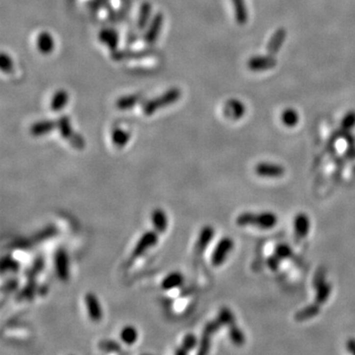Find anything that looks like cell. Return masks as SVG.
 Here are the masks:
<instances>
[{
  "mask_svg": "<svg viewBox=\"0 0 355 355\" xmlns=\"http://www.w3.org/2000/svg\"><path fill=\"white\" fill-rule=\"evenodd\" d=\"M182 96L179 88H171L167 92L143 104V113L145 116H152L158 110L171 106L176 103Z\"/></svg>",
  "mask_w": 355,
  "mask_h": 355,
  "instance_id": "cell-1",
  "label": "cell"
},
{
  "mask_svg": "<svg viewBox=\"0 0 355 355\" xmlns=\"http://www.w3.org/2000/svg\"><path fill=\"white\" fill-rule=\"evenodd\" d=\"M236 223L239 226L254 225L263 229H271L278 224V216L273 212H262L260 214L245 212L237 217Z\"/></svg>",
  "mask_w": 355,
  "mask_h": 355,
  "instance_id": "cell-2",
  "label": "cell"
},
{
  "mask_svg": "<svg viewBox=\"0 0 355 355\" xmlns=\"http://www.w3.org/2000/svg\"><path fill=\"white\" fill-rule=\"evenodd\" d=\"M57 129L59 130L61 137L66 139L74 148L80 150L85 147L84 138L73 130L70 120L67 116H61L57 120Z\"/></svg>",
  "mask_w": 355,
  "mask_h": 355,
  "instance_id": "cell-3",
  "label": "cell"
},
{
  "mask_svg": "<svg viewBox=\"0 0 355 355\" xmlns=\"http://www.w3.org/2000/svg\"><path fill=\"white\" fill-rule=\"evenodd\" d=\"M159 241V233L154 231H147L145 232L137 241L135 247L133 248L131 254H130V260L134 261L138 257L142 256L148 250L155 247Z\"/></svg>",
  "mask_w": 355,
  "mask_h": 355,
  "instance_id": "cell-4",
  "label": "cell"
},
{
  "mask_svg": "<svg viewBox=\"0 0 355 355\" xmlns=\"http://www.w3.org/2000/svg\"><path fill=\"white\" fill-rule=\"evenodd\" d=\"M53 263H54V271L56 273L57 278L61 281H67L70 276L69 257L67 252L64 249L60 248L54 253Z\"/></svg>",
  "mask_w": 355,
  "mask_h": 355,
  "instance_id": "cell-5",
  "label": "cell"
},
{
  "mask_svg": "<svg viewBox=\"0 0 355 355\" xmlns=\"http://www.w3.org/2000/svg\"><path fill=\"white\" fill-rule=\"evenodd\" d=\"M234 248V242L229 237L222 238L216 245L212 254L211 263L214 266H220L226 260V257Z\"/></svg>",
  "mask_w": 355,
  "mask_h": 355,
  "instance_id": "cell-6",
  "label": "cell"
},
{
  "mask_svg": "<svg viewBox=\"0 0 355 355\" xmlns=\"http://www.w3.org/2000/svg\"><path fill=\"white\" fill-rule=\"evenodd\" d=\"M84 303L88 313V317L92 322L98 323L103 318V311L101 308L100 301L96 294L88 292L84 296Z\"/></svg>",
  "mask_w": 355,
  "mask_h": 355,
  "instance_id": "cell-7",
  "label": "cell"
},
{
  "mask_svg": "<svg viewBox=\"0 0 355 355\" xmlns=\"http://www.w3.org/2000/svg\"><path fill=\"white\" fill-rule=\"evenodd\" d=\"M163 22H164V16L161 12H158L151 20L147 32L144 35V42L147 45H153L157 41L163 26Z\"/></svg>",
  "mask_w": 355,
  "mask_h": 355,
  "instance_id": "cell-8",
  "label": "cell"
},
{
  "mask_svg": "<svg viewBox=\"0 0 355 355\" xmlns=\"http://www.w3.org/2000/svg\"><path fill=\"white\" fill-rule=\"evenodd\" d=\"M255 173L264 178H280L284 175L285 169L280 165L264 162L256 165Z\"/></svg>",
  "mask_w": 355,
  "mask_h": 355,
  "instance_id": "cell-9",
  "label": "cell"
},
{
  "mask_svg": "<svg viewBox=\"0 0 355 355\" xmlns=\"http://www.w3.org/2000/svg\"><path fill=\"white\" fill-rule=\"evenodd\" d=\"M154 53L151 51H115L112 52V58L116 61H124V60H133V59H142L146 57L152 56Z\"/></svg>",
  "mask_w": 355,
  "mask_h": 355,
  "instance_id": "cell-10",
  "label": "cell"
},
{
  "mask_svg": "<svg viewBox=\"0 0 355 355\" xmlns=\"http://www.w3.org/2000/svg\"><path fill=\"white\" fill-rule=\"evenodd\" d=\"M214 234H215L214 229L209 225L204 226L201 230L198 241H197V244H196V247H195V254L196 255H201V254H203V252L205 251V249L208 247L211 240L213 239Z\"/></svg>",
  "mask_w": 355,
  "mask_h": 355,
  "instance_id": "cell-11",
  "label": "cell"
},
{
  "mask_svg": "<svg viewBox=\"0 0 355 355\" xmlns=\"http://www.w3.org/2000/svg\"><path fill=\"white\" fill-rule=\"evenodd\" d=\"M249 68L254 71H261L274 68L277 65V60L273 56H254L249 60Z\"/></svg>",
  "mask_w": 355,
  "mask_h": 355,
  "instance_id": "cell-12",
  "label": "cell"
},
{
  "mask_svg": "<svg viewBox=\"0 0 355 355\" xmlns=\"http://www.w3.org/2000/svg\"><path fill=\"white\" fill-rule=\"evenodd\" d=\"M151 222L153 228L159 234L165 233L168 229L169 220L167 213L162 208H155L151 213Z\"/></svg>",
  "mask_w": 355,
  "mask_h": 355,
  "instance_id": "cell-13",
  "label": "cell"
},
{
  "mask_svg": "<svg viewBox=\"0 0 355 355\" xmlns=\"http://www.w3.org/2000/svg\"><path fill=\"white\" fill-rule=\"evenodd\" d=\"M55 128H57V121H40L31 126L30 133L35 137H39L47 135Z\"/></svg>",
  "mask_w": 355,
  "mask_h": 355,
  "instance_id": "cell-14",
  "label": "cell"
},
{
  "mask_svg": "<svg viewBox=\"0 0 355 355\" xmlns=\"http://www.w3.org/2000/svg\"><path fill=\"white\" fill-rule=\"evenodd\" d=\"M183 282H184L183 274H181L180 272H172L163 279L161 282V288L165 291H169L181 286Z\"/></svg>",
  "mask_w": 355,
  "mask_h": 355,
  "instance_id": "cell-15",
  "label": "cell"
},
{
  "mask_svg": "<svg viewBox=\"0 0 355 355\" xmlns=\"http://www.w3.org/2000/svg\"><path fill=\"white\" fill-rule=\"evenodd\" d=\"M99 40L101 43L106 45L112 51V52L118 50L120 38H119L118 33L115 30H111V29L102 30L99 33Z\"/></svg>",
  "mask_w": 355,
  "mask_h": 355,
  "instance_id": "cell-16",
  "label": "cell"
},
{
  "mask_svg": "<svg viewBox=\"0 0 355 355\" xmlns=\"http://www.w3.org/2000/svg\"><path fill=\"white\" fill-rule=\"evenodd\" d=\"M37 48L43 54H49L54 50V41L48 32H42L37 37Z\"/></svg>",
  "mask_w": 355,
  "mask_h": 355,
  "instance_id": "cell-17",
  "label": "cell"
},
{
  "mask_svg": "<svg viewBox=\"0 0 355 355\" xmlns=\"http://www.w3.org/2000/svg\"><path fill=\"white\" fill-rule=\"evenodd\" d=\"M295 233L299 238H304L308 235L310 230L309 217L304 213H299L294 220Z\"/></svg>",
  "mask_w": 355,
  "mask_h": 355,
  "instance_id": "cell-18",
  "label": "cell"
},
{
  "mask_svg": "<svg viewBox=\"0 0 355 355\" xmlns=\"http://www.w3.org/2000/svg\"><path fill=\"white\" fill-rule=\"evenodd\" d=\"M224 111L228 117L233 118L234 120H239L245 114V107L240 101L233 99L226 103Z\"/></svg>",
  "mask_w": 355,
  "mask_h": 355,
  "instance_id": "cell-19",
  "label": "cell"
},
{
  "mask_svg": "<svg viewBox=\"0 0 355 355\" xmlns=\"http://www.w3.org/2000/svg\"><path fill=\"white\" fill-rule=\"evenodd\" d=\"M120 338L123 343L131 346L134 343H136L138 339V331L136 328L131 325L125 326L120 332Z\"/></svg>",
  "mask_w": 355,
  "mask_h": 355,
  "instance_id": "cell-20",
  "label": "cell"
},
{
  "mask_svg": "<svg viewBox=\"0 0 355 355\" xmlns=\"http://www.w3.org/2000/svg\"><path fill=\"white\" fill-rule=\"evenodd\" d=\"M285 37H286V31L284 29L278 30L276 32V34L272 37V39L268 45V48H266V50H268V51L270 52L271 55L277 53L280 50L282 44L285 41Z\"/></svg>",
  "mask_w": 355,
  "mask_h": 355,
  "instance_id": "cell-21",
  "label": "cell"
},
{
  "mask_svg": "<svg viewBox=\"0 0 355 355\" xmlns=\"http://www.w3.org/2000/svg\"><path fill=\"white\" fill-rule=\"evenodd\" d=\"M130 139V132L121 127H116L112 131V142L118 148L125 147Z\"/></svg>",
  "mask_w": 355,
  "mask_h": 355,
  "instance_id": "cell-22",
  "label": "cell"
},
{
  "mask_svg": "<svg viewBox=\"0 0 355 355\" xmlns=\"http://www.w3.org/2000/svg\"><path fill=\"white\" fill-rule=\"evenodd\" d=\"M198 344H199L198 337L194 333H188L184 336L181 346L176 349L175 353L178 355H185L189 351L193 350Z\"/></svg>",
  "mask_w": 355,
  "mask_h": 355,
  "instance_id": "cell-23",
  "label": "cell"
},
{
  "mask_svg": "<svg viewBox=\"0 0 355 355\" xmlns=\"http://www.w3.org/2000/svg\"><path fill=\"white\" fill-rule=\"evenodd\" d=\"M232 4L234 7L236 21L240 25L246 24L248 21V10L245 0H232Z\"/></svg>",
  "mask_w": 355,
  "mask_h": 355,
  "instance_id": "cell-24",
  "label": "cell"
},
{
  "mask_svg": "<svg viewBox=\"0 0 355 355\" xmlns=\"http://www.w3.org/2000/svg\"><path fill=\"white\" fill-rule=\"evenodd\" d=\"M68 99H69V96L66 91H64V90L57 91L51 99V109L53 112H59L60 110L65 108V106L68 103Z\"/></svg>",
  "mask_w": 355,
  "mask_h": 355,
  "instance_id": "cell-25",
  "label": "cell"
},
{
  "mask_svg": "<svg viewBox=\"0 0 355 355\" xmlns=\"http://www.w3.org/2000/svg\"><path fill=\"white\" fill-rule=\"evenodd\" d=\"M141 100H142V97L140 95L124 96L116 101V107L122 111L128 110V109H131L134 106H136L138 103H140Z\"/></svg>",
  "mask_w": 355,
  "mask_h": 355,
  "instance_id": "cell-26",
  "label": "cell"
},
{
  "mask_svg": "<svg viewBox=\"0 0 355 355\" xmlns=\"http://www.w3.org/2000/svg\"><path fill=\"white\" fill-rule=\"evenodd\" d=\"M152 13V5L149 2H143L139 9L138 14V20H137V26L139 29H144L151 17Z\"/></svg>",
  "mask_w": 355,
  "mask_h": 355,
  "instance_id": "cell-27",
  "label": "cell"
},
{
  "mask_svg": "<svg viewBox=\"0 0 355 355\" xmlns=\"http://www.w3.org/2000/svg\"><path fill=\"white\" fill-rule=\"evenodd\" d=\"M320 312V306L319 304H312L304 309H302L301 311H299L298 313H296L295 315V319L297 321H306L309 320L315 316H317Z\"/></svg>",
  "mask_w": 355,
  "mask_h": 355,
  "instance_id": "cell-28",
  "label": "cell"
},
{
  "mask_svg": "<svg viewBox=\"0 0 355 355\" xmlns=\"http://www.w3.org/2000/svg\"><path fill=\"white\" fill-rule=\"evenodd\" d=\"M281 121L286 127H293L294 126H296L298 124L299 116H298L297 112H295V110L287 109L282 113Z\"/></svg>",
  "mask_w": 355,
  "mask_h": 355,
  "instance_id": "cell-29",
  "label": "cell"
},
{
  "mask_svg": "<svg viewBox=\"0 0 355 355\" xmlns=\"http://www.w3.org/2000/svg\"><path fill=\"white\" fill-rule=\"evenodd\" d=\"M229 333H230V337H231L232 341L235 344L241 345L245 342V336H244L242 330L236 325V323H233L229 326Z\"/></svg>",
  "mask_w": 355,
  "mask_h": 355,
  "instance_id": "cell-30",
  "label": "cell"
},
{
  "mask_svg": "<svg viewBox=\"0 0 355 355\" xmlns=\"http://www.w3.org/2000/svg\"><path fill=\"white\" fill-rule=\"evenodd\" d=\"M330 289L331 287L329 283H326L325 281L321 283V286L318 287V294H317V303L319 305L327 302V299L330 294Z\"/></svg>",
  "mask_w": 355,
  "mask_h": 355,
  "instance_id": "cell-31",
  "label": "cell"
},
{
  "mask_svg": "<svg viewBox=\"0 0 355 355\" xmlns=\"http://www.w3.org/2000/svg\"><path fill=\"white\" fill-rule=\"evenodd\" d=\"M99 348L101 350L104 351H108V352H121L122 351V347L121 345L114 341V340H108V339H103L99 342L98 344Z\"/></svg>",
  "mask_w": 355,
  "mask_h": 355,
  "instance_id": "cell-32",
  "label": "cell"
},
{
  "mask_svg": "<svg viewBox=\"0 0 355 355\" xmlns=\"http://www.w3.org/2000/svg\"><path fill=\"white\" fill-rule=\"evenodd\" d=\"M220 322L222 323L223 326H230L231 324L235 323V318H234V315L232 314V312L226 308V307H223L220 309L219 311V314H218V317H217Z\"/></svg>",
  "mask_w": 355,
  "mask_h": 355,
  "instance_id": "cell-33",
  "label": "cell"
},
{
  "mask_svg": "<svg viewBox=\"0 0 355 355\" xmlns=\"http://www.w3.org/2000/svg\"><path fill=\"white\" fill-rule=\"evenodd\" d=\"M0 67H1V70L4 73H12L13 69H14V65H13V61L11 59V57L2 52L1 56H0Z\"/></svg>",
  "mask_w": 355,
  "mask_h": 355,
  "instance_id": "cell-34",
  "label": "cell"
},
{
  "mask_svg": "<svg viewBox=\"0 0 355 355\" xmlns=\"http://www.w3.org/2000/svg\"><path fill=\"white\" fill-rule=\"evenodd\" d=\"M341 126H342V128L345 129V130H349L352 127H354V126H355V113L354 112L348 113L344 117V119L342 120Z\"/></svg>",
  "mask_w": 355,
  "mask_h": 355,
  "instance_id": "cell-35",
  "label": "cell"
},
{
  "mask_svg": "<svg viewBox=\"0 0 355 355\" xmlns=\"http://www.w3.org/2000/svg\"><path fill=\"white\" fill-rule=\"evenodd\" d=\"M5 270L11 272H18L19 271V263L12 258L3 259L2 260V272L4 273Z\"/></svg>",
  "mask_w": 355,
  "mask_h": 355,
  "instance_id": "cell-36",
  "label": "cell"
},
{
  "mask_svg": "<svg viewBox=\"0 0 355 355\" xmlns=\"http://www.w3.org/2000/svg\"><path fill=\"white\" fill-rule=\"evenodd\" d=\"M291 254H292L291 249L288 246L283 245V246L278 247L276 255L280 259V258H283V257H288L289 255H291Z\"/></svg>",
  "mask_w": 355,
  "mask_h": 355,
  "instance_id": "cell-37",
  "label": "cell"
},
{
  "mask_svg": "<svg viewBox=\"0 0 355 355\" xmlns=\"http://www.w3.org/2000/svg\"><path fill=\"white\" fill-rule=\"evenodd\" d=\"M346 348L348 349L349 352L355 354V339L354 338H350V339L347 340Z\"/></svg>",
  "mask_w": 355,
  "mask_h": 355,
  "instance_id": "cell-38",
  "label": "cell"
}]
</instances>
